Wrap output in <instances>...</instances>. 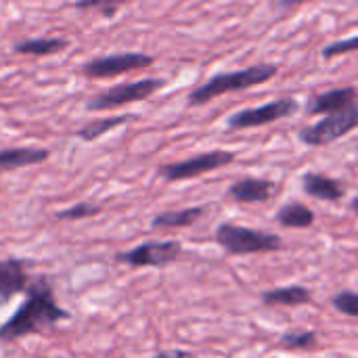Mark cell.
<instances>
[{"label":"cell","instance_id":"obj_1","mask_svg":"<svg viewBox=\"0 0 358 358\" xmlns=\"http://www.w3.org/2000/svg\"><path fill=\"white\" fill-rule=\"evenodd\" d=\"M69 313L59 306L55 298V285L48 275H40L25 287V300L19 308L0 325V342H17L36 334H44L67 321Z\"/></svg>","mask_w":358,"mask_h":358},{"label":"cell","instance_id":"obj_2","mask_svg":"<svg viewBox=\"0 0 358 358\" xmlns=\"http://www.w3.org/2000/svg\"><path fill=\"white\" fill-rule=\"evenodd\" d=\"M277 73H279V65H273V63H260V65H252V67H245L239 71L218 73L189 94V105L191 107L206 105V103L218 99L220 94L237 92V90H245L252 86L264 84L271 78H275Z\"/></svg>","mask_w":358,"mask_h":358},{"label":"cell","instance_id":"obj_3","mask_svg":"<svg viewBox=\"0 0 358 358\" xmlns=\"http://www.w3.org/2000/svg\"><path fill=\"white\" fill-rule=\"evenodd\" d=\"M216 243L229 256H250V254H268L283 248V239L277 233H266L235 222H220L214 231Z\"/></svg>","mask_w":358,"mask_h":358},{"label":"cell","instance_id":"obj_4","mask_svg":"<svg viewBox=\"0 0 358 358\" xmlns=\"http://www.w3.org/2000/svg\"><path fill=\"white\" fill-rule=\"evenodd\" d=\"M182 254V243L176 239H168V241H145L132 250L120 252L115 254V260L120 264L132 266V268H162L168 264H174Z\"/></svg>","mask_w":358,"mask_h":358},{"label":"cell","instance_id":"obj_5","mask_svg":"<svg viewBox=\"0 0 358 358\" xmlns=\"http://www.w3.org/2000/svg\"><path fill=\"white\" fill-rule=\"evenodd\" d=\"M358 124V107L357 103L338 111V113H329L327 117H323L321 122L302 128L300 130V141L308 147H323L329 145L342 136H346L348 132H352Z\"/></svg>","mask_w":358,"mask_h":358},{"label":"cell","instance_id":"obj_6","mask_svg":"<svg viewBox=\"0 0 358 358\" xmlns=\"http://www.w3.org/2000/svg\"><path fill=\"white\" fill-rule=\"evenodd\" d=\"M233 162H235L233 151L216 149V151L199 153V155L182 159V162L166 164V166L159 168V176L164 180H168V182H180V180H189V178H197L201 174L214 172V170L224 168V166H229Z\"/></svg>","mask_w":358,"mask_h":358},{"label":"cell","instance_id":"obj_7","mask_svg":"<svg viewBox=\"0 0 358 358\" xmlns=\"http://www.w3.org/2000/svg\"><path fill=\"white\" fill-rule=\"evenodd\" d=\"M164 86H166V80H162V78H147V80H138V82H130V84H117V86L101 92L99 96L90 99L86 107H88V111H105V109L130 105V103L149 99L153 92H157Z\"/></svg>","mask_w":358,"mask_h":358},{"label":"cell","instance_id":"obj_8","mask_svg":"<svg viewBox=\"0 0 358 358\" xmlns=\"http://www.w3.org/2000/svg\"><path fill=\"white\" fill-rule=\"evenodd\" d=\"M298 101L296 99H277L266 105L254 107V109H243L237 111L229 117V128L231 130H248V128H258L273 124L277 120H285L298 111Z\"/></svg>","mask_w":358,"mask_h":358},{"label":"cell","instance_id":"obj_9","mask_svg":"<svg viewBox=\"0 0 358 358\" xmlns=\"http://www.w3.org/2000/svg\"><path fill=\"white\" fill-rule=\"evenodd\" d=\"M153 65V57L143 55V52H117L109 57H99L92 59L84 65V76L88 78H113L117 73L134 71V69H145Z\"/></svg>","mask_w":358,"mask_h":358},{"label":"cell","instance_id":"obj_10","mask_svg":"<svg viewBox=\"0 0 358 358\" xmlns=\"http://www.w3.org/2000/svg\"><path fill=\"white\" fill-rule=\"evenodd\" d=\"M34 266L31 260L25 258H4L0 260V308L6 306L19 294H25L29 283V268Z\"/></svg>","mask_w":358,"mask_h":358},{"label":"cell","instance_id":"obj_11","mask_svg":"<svg viewBox=\"0 0 358 358\" xmlns=\"http://www.w3.org/2000/svg\"><path fill=\"white\" fill-rule=\"evenodd\" d=\"M277 191V185L268 178H239L229 187V197L237 203H264Z\"/></svg>","mask_w":358,"mask_h":358},{"label":"cell","instance_id":"obj_12","mask_svg":"<svg viewBox=\"0 0 358 358\" xmlns=\"http://www.w3.org/2000/svg\"><path fill=\"white\" fill-rule=\"evenodd\" d=\"M302 191L319 201L336 203L346 195V189L340 180L325 176L321 172H306L302 174Z\"/></svg>","mask_w":358,"mask_h":358},{"label":"cell","instance_id":"obj_13","mask_svg":"<svg viewBox=\"0 0 358 358\" xmlns=\"http://www.w3.org/2000/svg\"><path fill=\"white\" fill-rule=\"evenodd\" d=\"M357 103V88L355 86H344V88H336V90H327L319 96L313 99V103L308 105V113L317 115V113H338L350 105Z\"/></svg>","mask_w":358,"mask_h":358},{"label":"cell","instance_id":"obj_14","mask_svg":"<svg viewBox=\"0 0 358 358\" xmlns=\"http://www.w3.org/2000/svg\"><path fill=\"white\" fill-rule=\"evenodd\" d=\"M260 300L264 306H285L296 308L313 302V292L302 285H287V287H275L260 294Z\"/></svg>","mask_w":358,"mask_h":358},{"label":"cell","instance_id":"obj_15","mask_svg":"<svg viewBox=\"0 0 358 358\" xmlns=\"http://www.w3.org/2000/svg\"><path fill=\"white\" fill-rule=\"evenodd\" d=\"M50 157L48 149H34V147H10L0 151V170L13 172L19 168L42 164Z\"/></svg>","mask_w":358,"mask_h":358},{"label":"cell","instance_id":"obj_16","mask_svg":"<svg viewBox=\"0 0 358 358\" xmlns=\"http://www.w3.org/2000/svg\"><path fill=\"white\" fill-rule=\"evenodd\" d=\"M206 216V206H193L182 210H168L151 218L153 229H189Z\"/></svg>","mask_w":358,"mask_h":358},{"label":"cell","instance_id":"obj_17","mask_svg":"<svg viewBox=\"0 0 358 358\" xmlns=\"http://www.w3.org/2000/svg\"><path fill=\"white\" fill-rule=\"evenodd\" d=\"M275 220L285 229H310L317 220V214L313 212V208L300 201H287L279 208Z\"/></svg>","mask_w":358,"mask_h":358},{"label":"cell","instance_id":"obj_18","mask_svg":"<svg viewBox=\"0 0 358 358\" xmlns=\"http://www.w3.org/2000/svg\"><path fill=\"white\" fill-rule=\"evenodd\" d=\"M132 120H136V115H115V117L94 120V122H90V124L82 126V128L78 130V136H80L82 141L90 143V141H96V138H101L103 134L111 132L113 128H117V126H122V124H126V122H132Z\"/></svg>","mask_w":358,"mask_h":358},{"label":"cell","instance_id":"obj_19","mask_svg":"<svg viewBox=\"0 0 358 358\" xmlns=\"http://www.w3.org/2000/svg\"><path fill=\"white\" fill-rule=\"evenodd\" d=\"M63 48H67V40L63 38H36V40L19 42L15 46V50L23 55H52Z\"/></svg>","mask_w":358,"mask_h":358},{"label":"cell","instance_id":"obj_20","mask_svg":"<svg viewBox=\"0 0 358 358\" xmlns=\"http://www.w3.org/2000/svg\"><path fill=\"white\" fill-rule=\"evenodd\" d=\"M101 206L99 203H90V201H82V203H73L61 212H57V220H67V222H76V220H84L90 216L101 214Z\"/></svg>","mask_w":358,"mask_h":358},{"label":"cell","instance_id":"obj_21","mask_svg":"<svg viewBox=\"0 0 358 358\" xmlns=\"http://www.w3.org/2000/svg\"><path fill=\"white\" fill-rule=\"evenodd\" d=\"M279 344L287 350H306L317 344V331H287L281 336Z\"/></svg>","mask_w":358,"mask_h":358},{"label":"cell","instance_id":"obj_22","mask_svg":"<svg viewBox=\"0 0 358 358\" xmlns=\"http://www.w3.org/2000/svg\"><path fill=\"white\" fill-rule=\"evenodd\" d=\"M331 304L338 313H342L346 317H352V319L358 317V294L352 289H344V292L336 294Z\"/></svg>","mask_w":358,"mask_h":358},{"label":"cell","instance_id":"obj_23","mask_svg":"<svg viewBox=\"0 0 358 358\" xmlns=\"http://www.w3.org/2000/svg\"><path fill=\"white\" fill-rule=\"evenodd\" d=\"M128 0H78L76 8H99L101 15L105 17H113V13L117 10L120 4H124Z\"/></svg>","mask_w":358,"mask_h":358},{"label":"cell","instance_id":"obj_24","mask_svg":"<svg viewBox=\"0 0 358 358\" xmlns=\"http://www.w3.org/2000/svg\"><path fill=\"white\" fill-rule=\"evenodd\" d=\"M352 50H357V38H355V36H352V38H348V40H344V42L329 44V46L323 50V57H325V59H331V57H336V55L352 52Z\"/></svg>","mask_w":358,"mask_h":358},{"label":"cell","instance_id":"obj_25","mask_svg":"<svg viewBox=\"0 0 358 358\" xmlns=\"http://www.w3.org/2000/svg\"><path fill=\"white\" fill-rule=\"evenodd\" d=\"M153 358H195L191 352L187 350H180V348H174V350H159Z\"/></svg>","mask_w":358,"mask_h":358},{"label":"cell","instance_id":"obj_26","mask_svg":"<svg viewBox=\"0 0 358 358\" xmlns=\"http://www.w3.org/2000/svg\"><path fill=\"white\" fill-rule=\"evenodd\" d=\"M300 2H306V0H283L281 6H294V4H300Z\"/></svg>","mask_w":358,"mask_h":358},{"label":"cell","instance_id":"obj_27","mask_svg":"<svg viewBox=\"0 0 358 358\" xmlns=\"http://www.w3.org/2000/svg\"><path fill=\"white\" fill-rule=\"evenodd\" d=\"M357 206H358V197H355V199H352V203H350V208H352V212H357V210H358Z\"/></svg>","mask_w":358,"mask_h":358}]
</instances>
